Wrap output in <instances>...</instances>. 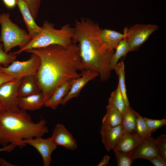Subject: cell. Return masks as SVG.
Wrapping results in <instances>:
<instances>
[{
	"instance_id": "1",
	"label": "cell",
	"mask_w": 166,
	"mask_h": 166,
	"mask_svg": "<svg viewBox=\"0 0 166 166\" xmlns=\"http://www.w3.org/2000/svg\"><path fill=\"white\" fill-rule=\"evenodd\" d=\"M25 51L37 55L40 64L36 77L45 102L54 90L68 80L81 77L85 70L78 45L72 43L66 47L57 45L27 49Z\"/></svg>"
},
{
	"instance_id": "2",
	"label": "cell",
	"mask_w": 166,
	"mask_h": 166,
	"mask_svg": "<svg viewBox=\"0 0 166 166\" xmlns=\"http://www.w3.org/2000/svg\"><path fill=\"white\" fill-rule=\"evenodd\" d=\"M73 43H78L79 53L85 70L97 73L102 81L110 77V65L114 49L105 45L100 36L98 23L87 18L75 21Z\"/></svg>"
},
{
	"instance_id": "3",
	"label": "cell",
	"mask_w": 166,
	"mask_h": 166,
	"mask_svg": "<svg viewBox=\"0 0 166 166\" xmlns=\"http://www.w3.org/2000/svg\"><path fill=\"white\" fill-rule=\"evenodd\" d=\"M46 120L35 123L26 110L17 112L0 110V144L4 147L13 143L20 148L26 144L23 140L42 137L49 132Z\"/></svg>"
},
{
	"instance_id": "4",
	"label": "cell",
	"mask_w": 166,
	"mask_h": 166,
	"mask_svg": "<svg viewBox=\"0 0 166 166\" xmlns=\"http://www.w3.org/2000/svg\"><path fill=\"white\" fill-rule=\"evenodd\" d=\"M41 32L33 38L23 48L12 53L18 54L26 50L45 47L52 45H57L66 47L73 43L74 29L70 24L63 25L59 29L54 28V25L45 21L42 27Z\"/></svg>"
},
{
	"instance_id": "5",
	"label": "cell",
	"mask_w": 166,
	"mask_h": 166,
	"mask_svg": "<svg viewBox=\"0 0 166 166\" xmlns=\"http://www.w3.org/2000/svg\"><path fill=\"white\" fill-rule=\"evenodd\" d=\"M0 40L6 53L15 46H18L20 49L23 48L32 39L28 33L13 22L9 13L0 14Z\"/></svg>"
},
{
	"instance_id": "6",
	"label": "cell",
	"mask_w": 166,
	"mask_h": 166,
	"mask_svg": "<svg viewBox=\"0 0 166 166\" xmlns=\"http://www.w3.org/2000/svg\"><path fill=\"white\" fill-rule=\"evenodd\" d=\"M158 29L153 24H136L129 29L124 30L125 37L128 44V53L137 51L146 41L150 35Z\"/></svg>"
},
{
	"instance_id": "7",
	"label": "cell",
	"mask_w": 166,
	"mask_h": 166,
	"mask_svg": "<svg viewBox=\"0 0 166 166\" xmlns=\"http://www.w3.org/2000/svg\"><path fill=\"white\" fill-rule=\"evenodd\" d=\"M40 64L39 57L32 53L30 58L23 61H15L6 67L1 66L3 73L12 76L14 79L21 78L29 75L36 76Z\"/></svg>"
},
{
	"instance_id": "8",
	"label": "cell",
	"mask_w": 166,
	"mask_h": 166,
	"mask_svg": "<svg viewBox=\"0 0 166 166\" xmlns=\"http://www.w3.org/2000/svg\"><path fill=\"white\" fill-rule=\"evenodd\" d=\"M21 78L7 81L0 86V103L2 109L6 111L18 112V90Z\"/></svg>"
},
{
	"instance_id": "9",
	"label": "cell",
	"mask_w": 166,
	"mask_h": 166,
	"mask_svg": "<svg viewBox=\"0 0 166 166\" xmlns=\"http://www.w3.org/2000/svg\"><path fill=\"white\" fill-rule=\"evenodd\" d=\"M23 142L37 150L42 157L44 166L50 165L52 153L57 146L51 137L47 139L38 137L25 139Z\"/></svg>"
},
{
	"instance_id": "10",
	"label": "cell",
	"mask_w": 166,
	"mask_h": 166,
	"mask_svg": "<svg viewBox=\"0 0 166 166\" xmlns=\"http://www.w3.org/2000/svg\"><path fill=\"white\" fill-rule=\"evenodd\" d=\"M99 76V74L96 72L85 70L82 72L81 77L72 79L70 89L62 99L61 104L64 105L71 99L78 97L84 87L89 81Z\"/></svg>"
},
{
	"instance_id": "11",
	"label": "cell",
	"mask_w": 166,
	"mask_h": 166,
	"mask_svg": "<svg viewBox=\"0 0 166 166\" xmlns=\"http://www.w3.org/2000/svg\"><path fill=\"white\" fill-rule=\"evenodd\" d=\"M51 137L57 146H62L72 150L77 148L76 140L62 124H57L56 125Z\"/></svg>"
},
{
	"instance_id": "12",
	"label": "cell",
	"mask_w": 166,
	"mask_h": 166,
	"mask_svg": "<svg viewBox=\"0 0 166 166\" xmlns=\"http://www.w3.org/2000/svg\"><path fill=\"white\" fill-rule=\"evenodd\" d=\"M159 154L156 139L150 136L144 139L134 150L132 156L136 159L142 158L149 160Z\"/></svg>"
},
{
	"instance_id": "13",
	"label": "cell",
	"mask_w": 166,
	"mask_h": 166,
	"mask_svg": "<svg viewBox=\"0 0 166 166\" xmlns=\"http://www.w3.org/2000/svg\"><path fill=\"white\" fill-rule=\"evenodd\" d=\"M16 1L29 34L32 39L35 38L41 32L42 27L38 26L35 22L26 2L23 0H16Z\"/></svg>"
},
{
	"instance_id": "14",
	"label": "cell",
	"mask_w": 166,
	"mask_h": 166,
	"mask_svg": "<svg viewBox=\"0 0 166 166\" xmlns=\"http://www.w3.org/2000/svg\"><path fill=\"white\" fill-rule=\"evenodd\" d=\"M144 139L140 138L135 132H123L113 149L132 154Z\"/></svg>"
},
{
	"instance_id": "15",
	"label": "cell",
	"mask_w": 166,
	"mask_h": 166,
	"mask_svg": "<svg viewBox=\"0 0 166 166\" xmlns=\"http://www.w3.org/2000/svg\"><path fill=\"white\" fill-rule=\"evenodd\" d=\"M121 125L113 128H108L102 125L100 128L102 141L107 151L113 149L123 133Z\"/></svg>"
},
{
	"instance_id": "16",
	"label": "cell",
	"mask_w": 166,
	"mask_h": 166,
	"mask_svg": "<svg viewBox=\"0 0 166 166\" xmlns=\"http://www.w3.org/2000/svg\"><path fill=\"white\" fill-rule=\"evenodd\" d=\"M45 101L42 91L25 97H18V104L20 109L34 111L41 108Z\"/></svg>"
},
{
	"instance_id": "17",
	"label": "cell",
	"mask_w": 166,
	"mask_h": 166,
	"mask_svg": "<svg viewBox=\"0 0 166 166\" xmlns=\"http://www.w3.org/2000/svg\"><path fill=\"white\" fill-rule=\"evenodd\" d=\"M72 79L66 81L57 87L45 102L44 106L53 110L56 109L69 92L71 85Z\"/></svg>"
},
{
	"instance_id": "18",
	"label": "cell",
	"mask_w": 166,
	"mask_h": 166,
	"mask_svg": "<svg viewBox=\"0 0 166 166\" xmlns=\"http://www.w3.org/2000/svg\"><path fill=\"white\" fill-rule=\"evenodd\" d=\"M41 91L35 76L29 75L21 79L18 87V97H25Z\"/></svg>"
},
{
	"instance_id": "19",
	"label": "cell",
	"mask_w": 166,
	"mask_h": 166,
	"mask_svg": "<svg viewBox=\"0 0 166 166\" xmlns=\"http://www.w3.org/2000/svg\"><path fill=\"white\" fill-rule=\"evenodd\" d=\"M100 36L101 41L105 45L114 49L124 38L125 35L111 30L101 28Z\"/></svg>"
},
{
	"instance_id": "20",
	"label": "cell",
	"mask_w": 166,
	"mask_h": 166,
	"mask_svg": "<svg viewBox=\"0 0 166 166\" xmlns=\"http://www.w3.org/2000/svg\"><path fill=\"white\" fill-rule=\"evenodd\" d=\"M106 110L102 120V125L108 128H113L122 124V114L117 109L108 104L106 106Z\"/></svg>"
},
{
	"instance_id": "21",
	"label": "cell",
	"mask_w": 166,
	"mask_h": 166,
	"mask_svg": "<svg viewBox=\"0 0 166 166\" xmlns=\"http://www.w3.org/2000/svg\"><path fill=\"white\" fill-rule=\"evenodd\" d=\"M121 114L122 117L121 125L123 128V132H136V112L129 107H126Z\"/></svg>"
},
{
	"instance_id": "22",
	"label": "cell",
	"mask_w": 166,
	"mask_h": 166,
	"mask_svg": "<svg viewBox=\"0 0 166 166\" xmlns=\"http://www.w3.org/2000/svg\"><path fill=\"white\" fill-rule=\"evenodd\" d=\"M116 72L119 78L118 84L124 101L125 106L126 108L130 107L126 93V89L125 84V77L124 65L122 61L117 63L115 65L114 69Z\"/></svg>"
},
{
	"instance_id": "23",
	"label": "cell",
	"mask_w": 166,
	"mask_h": 166,
	"mask_svg": "<svg viewBox=\"0 0 166 166\" xmlns=\"http://www.w3.org/2000/svg\"><path fill=\"white\" fill-rule=\"evenodd\" d=\"M128 43L124 37L116 48V51L112 57L110 65L111 71L114 69L119 59L122 57H125L128 53Z\"/></svg>"
},
{
	"instance_id": "24",
	"label": "cell",
	"mask_w": 166,
	"mask_h": 166,
	"mask_svg": "<svg viewBox=\"0 0 166 166\" xmlns=\"http://www.w3.org/2000/svg\"><path fill=\"white\" fill-rule=\"evenodd\" d=\"M108 104L113 105L122 114L125 109V106L119 84L117 89L113 92L109 99Z\"/></svg>"
},
{
	"instance_id": "25",
	"label": "cell",
	"mask_w": 166,
	"mask_h": 166,
	"mask_svg": "<svg viewBox=\"0 0 166 166\" xmlns=\"http://www.w3.org/2000/svg\"><path fill=\"white\" fill-rule=\"evenodd\" d=\"M136 133L140 138L144 139L151 136L152 132L147 125L144 117L136 112Z\"/></svg>"
},
{
	"instance_id": "26",
	"label": "cell",
	"mask_w": 166,
	"mask_h": 166,
	"mask_svg": "<svg viewBox=\"0 0 166 166\" xmlns=\"http://www.w3.org/2000/svg\"><path fill=\"white\" fill-rule=\"evenodd\" d=\"M115 154L117 166H131L136 160L132 153L124 152L116 149H113Z\"/></svg>"
},
{
	"instance_id": "27",
	"label": "cell",
	"mask_w": 166,
	"mask_h": 166,
	"mask_svg": "<svg viewBox=\"0 0 166 166\" xmlns=\"http://www.w3.org/2000/svg\"><path fill=\"white\" fill-rule=\"evenodd\" d=\"M16 58V54L12 53L8 54L4 51L3 44L0 40V64L6 67L15 61Z\"/></svg>"
},
{
	"instance_id": "28",
	"label": "cell",
	"mask_w": 166,
	"mask_h": 166,
	"mask_svg": "<svg viewBox=\"0 0 166 166\" xmlns=\"http://www.w3.org/2000/svg\"><path fill=\"white\" fill-rule=\"evenodd\" d=\"M144 118L152 133L162 127L166 124V120L164 118L161 120L151 119L146 117H144Z\"/></svg>"
},
{
	"instance_id": "29",
	"label": "cell",
	"mask_w": 166,
	"mask_h": 166,
	"mask_svg": "<svg viewBox=\"0 0 166 166\" xmlns=\"http://www.w3.org/2000/svg\"><path fill=\"white\" fill-rule=\"evenodd\" d=\"M156 143L159 154L166 159V135L162 134L157 137Z\"/></svg>"
},
{
	"instance_id": "30",
	"label": "cell",
	"mask_w": 166,
	"mask_h": 166,
	"mask_svg": "<svg viewBox=\"0 0 166 166\" xmlns=\"http://www.w3.org/2000/svg\"><path fill=\"white\" fill-rule=\"evenodd\" d=\"M27 4L32 15L35 20L38 13L41 0H23Z\"/></svg>"
},
{
	"instance_id": "31",
	"label": "cell",
	"mask_w": 166,
	"mask_h": 166,
	"mask_svg": "<svg viewBox=\"0 0 166 166\" xmlns=\"http://www.w3.org/2000/svg\"><path fill=\"white\" fill-rule=\"evenodd\" d=\"M149 160L155 166H166V159L160 154Z\"/></svg>"
},
{
	"instance_id": "32",
	"label": "cell",
	"mask_w": 166,
	"mask_h": 166,
	"mask_svg": "<svg viewBox=\"0 0 166 166\" xmlns=\"http://www.w3.org/2000/svg\"><path fill=\"white\" fill-rule=\"evenodd\" d=\"M14 77L6 73H0V86L4 83L14 79Z\"/></svg>"
},
{
	"instance_id": "33",
	"label": "cell",
	"mask_w": 166,
	"mask_h": 166,
	"mask_svg": "<svg viewBox=\"0 0 166 166\" xmlns=\"http://www.w3.org/2000/svg\"><path fill=\"white\" fill-rule=\"evenodd\" d=\"M17 147V146L16 144L14 143H10L9 145L4 147L0 148V152L5 151L10 152Z\"/></svg>"
},
{
	"instance_id": "34",
	"label": "cell",
	"mask_w": 166,
	"mask_h": 166,
	"mask_svg": "<svg viewBox=\"0 0 166 166\" xmlns=\"http://www.w3.org/2000/svg\"><path fill=\"white\" fill-rule=\"evenodd\" d=\"M110 157L108 155H105L101 161L97 165V166H106L109 162Z\"/></svg>"
},
{
	"instance_id": "35",
	"label": "cell",
	"mask_w": 166,
	"mask_h": 166,
	"mask_svg": "<svg viewBox=\"0 0 166 166\" xmlns=\"http://www.w3.org/2000/svg\"><path fill=\"white\" fill-rule=\"evenodd\" d=\"M6 6L10 8L14 7L16 4V0H3Z\"/></svg>"
},
{
	"instance_id": "36",
	"label": "cell",
	"mask_w": 166,
	"mask_h": 166,
	"mask_svg": "<svg viewBox=\"0 0 166 166\" xmlns=\"http://www.w3.org/2000/svg\"><path fill=\"white\" fill-rule=\"evenodd\" d=\"M0 165L1 166H17V165L12 164L8 162L2 158H0Z\"/></svg>"
},
{
	"instance_id": "37",
	"label": "cell",
	"mask_w": 166,
	"mask_h": 166,
	"mask_svg": "<svg viewBox=\"0 0 166 166\" xmlns=\"http://www.w3.org/2000/svg\"><path fill=\"white\" fill-rule=\"evenodd\" d=\"M3 73L1 69V66H0V73Z\"/></svg>"
},
{
	"instance_id": "38",
	"label": "cell",
	"mask_w": 166,
	"mask_h": 166,
	"mask_svg": "<svg viewBox=\"0 0 166 166\" xmlns=\"http://www.w3.org/2000/svg\"><path fill=\"white\" fill-rule=\"evenodd\" d=\"M1 109H2V106L1 105L0 103V110H1Z\"/></svg>"
}]
</instances>
